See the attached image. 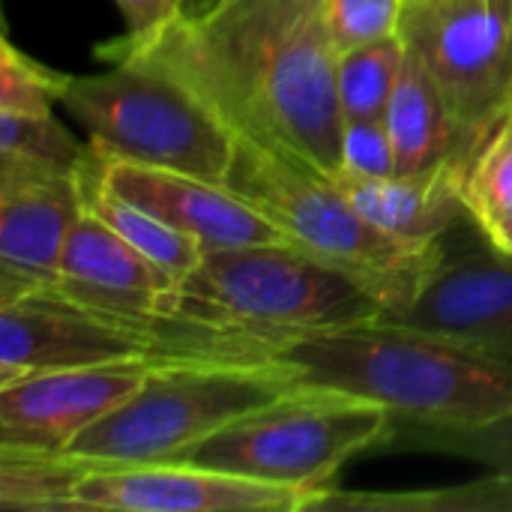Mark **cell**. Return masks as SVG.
Returning a JSON list of instances; mask_svg holds the SVG:
<instances>
[{
  "mask_svg": "<svg viewBox=\"0 0 512 512\" xmlns=\"http://www.w3.org/2000/svg\"><path fill=\"white\" fill-rule=\"evenodd\" d=\"M132 57L192 87L228 129L258 138L336 177L345 114L327 0H219L201 15H177L144 39L99 48Z\"/></svg>",
  "mask_w": 512,
  "mask_h": 512,
  "instance_id": "1",
  "label": "cell"
},
{
  "mask_svg": "<svg viewBox=\"0 0 512 512\" xmlns=\"http://www.w3.org/2000/svg\"><path fill=\"white\" fill-rule=\"evenodd\" d=\"M246 360L276 363L297 384L372 399L393 414V426L459 429L489 423L512 408V354L390 315L276 339Z\"/></svg>",
  "mask_w": 512,
  "mask_h": 512,
  "instance_id": "2",
  "label": "cell"
},
{
  "mask_svg": "<svg viewBox=\"0 0 512 512\" xmlns=\"http://www.w3.org/2000/svg\"><path fill=\"white\" fill-rule=\"evenodd\" d=\"M384 315L351 276L294 246L204 249L162 321V357H234Z\"/></svg>",
  "mask_w": 512,
  "mask_h": 512,
  "instance_id": "3",
  "label": "cell"
},
{
  "mask_svg": "<svg viewBox=\"0 0 512 512\" xmlns=\"http://www.w3.org/2000/svg\"><path fill=\"white\" fill-rule=\"evenodd\" d=\"M225 186L264 213L294 249L330 264L396 315L408 309L447 258L444 243H405L363 219L333 177L258 138L234 132Z\"/></svg>",
  "mask_w": 512,
  "mask_h": 512,
  "instance_id": "4",
  "label": "cell"
},
{
  "mask_svg": "<svg viewBox=\"0 0 512 512\" xmlns=\"http://www.w3.org/2000/svg\"><path fill=\"white\" fill-rule=\"evenodd\" d=\"M294 387L297 378L267 360L156 357L144 384L66 453L90 465L177 462L228 423Z\"/></svg>",
  "mask_w": 512,
  "mask_h": 512,
  "instance_id": "5",
  "label": "cell"
},
{
  "mask_svg": "<svg viewBox=\"0 0 512 512\" xmlns=\"http://www.w3.org/2000/svg\"><path fill=\"white\" fill-rule=\"evenodd\" d=\"M90 75H66L60 105L99 159L138 162L225 183L234 135L180 78L132 57Z\"/></svg>",
  "mask_w": 512,
  "mask_h": 512,
  "instance_id": "6",
  "label": "cell"
},
{
  "mask_svg": "<svg viewBox=\"0 0 512 512\" xmlns=\"http://www.w3.org/2000/svg\"><path fill=\"white\" fill-rule=\"evenodd\" d=\"M390 432L393 414L384 405L330 387L297 384L228 423L177 462L291 486L315 495L318 504L336 489L339 471L354 456L381 450Z\"/></svg>",
  "mask_w": 512,
  "mask_h": 512,
  "instance_id": "7",
  "label": "cell"
},
{
  "mask_svg": "<svg viewBox=\"0 0 512 512\" xmlns=\"http://www.w3.org/2000/svg\"><path fill=\"white\" fill-rule=\"evenodd\" d=\"M399 33L480 144L512 108V0H414Z\"/></svg>",
  "mask_w": 512,
  "mask_h": 512,
  "instance_id": "8",
  "label": "cell"
},
{
  "mask_svg": "<svg viewBox=\"0 0 512 512\" xmlns=\"http://www.w3.org/2000/svg\"><path fill=\"white\" fill-rule=\"evenodd\" d=\"M159 354V327L105 315L57 291L0 303V384L57 369L156 360Z\"/></svg>",
  "mask_w": 512,
  "mask_h": 512,
  "instance_id": "9",
  "label": "cell"
},
{
  "mask_svg": "<svg viewBox=\"0 0 512 512\" xmlns=\"http://www.w3.org/2000/svg\"><path fill=\"white\" fill-rule=\"evenodd\" d=\"M315 495L192 462L90 465L66 512H309Z\"/></svg>",
  "mask_w": 512,
  "mask_h": 512,
  "instance_id": "10",
  "label": "cell"
},
{
  "mask_svg": "<svg viewBox=\"0 0 512 512\" xmlns=\"http://www.w3.org/2000/svg\"><path fill=\"white\" fill-rule=\"evenodd\" d=\"M150 366L153 360H120L0 384V453H66L144 384Z\"/></svg>",
  "mask_w": 512,
  "mask_h": 512,
  "instance_id": "11",
  "label": "cell"
},
{
  "mask_svg": "<svg viewBox=\"0 0 512 512\" xmlns=\"http://www.w3.org/2000/svg\"><path fill=\"white\" fill-rule=\"evenodd\" d=\"M96 174L114 195L156 213L177 231L195 237L204 249L291 246L264 213H258L225 183L99 156Z\"/></svg>",
  "mask_w": 512,
  "mask_h": 512,
  "instance_id": "12",
  "label": "cell"
},
{
  "mask_svg": "<svg viewBox=\"0 0 512 512\" xmlns=\"http://www.w3.org/2000/svg\"><path fill=\"white\" fill-rule=\"evenodd\" d=\"M81 174L0 180V303L57 285L66 240L84 213Z\"/></svg>",
  "mask_w": 512,
  "mask_h": 512,
  "instance_id": "13",
  "label": "cell"
},
{
  "mask_svg": "<svg viewBox=\"0 0 512 512\" xmlns=\"http://www.w3.org/2000/svg\"><path fill=\"white\" fill-rule=\"evenodd\" d=\"M51 291L150 327H159L174 303V291L159 270L87 207L66 240Z\"/></svg>",
  "mask_w": 512,
  "mask_h": 512,
  "instance_id": "14",
  "label": "cell"
},
{
  "mask_svg": "<svg viewBox=\"0 0 512 512\" xmlns=\"http://www.w3.org/2000/svg\"><path fill=\"white\" fill-rule=\"evenodd\" d=\"M390 318L512 354V255L489 243L486 252L444 258L417 300Z\"/></svg>",
  "mask_w": 512,
  "mask_h": 512,
  "instance_id": "15",
  "label": "cell"
},
{
  "mask_svg": "<svg viewBox=\"0 0 512 512\" xmlns=\"http://www.w3.org/2000/svg\"><path fill=\"white\" fill-rule=\"evenodd\" d=\"M471 156H456L420 174H390V177L336 174L333 183L342 189L351 207L363 219H369L378 231L405 243H435L456 225L459 216H468L465 174Z\"/></svg>",
  "mask_w": 512,
  "mask_h": 512,
  "instance_id": "16",
  "label": "cell"
},
{
  "mask_svg": "<svg viewBox=\"0 0 512 512\" xmlns=\"http://www.w3.org/2000/svg\"><path fill=\"white\" fill-rule=\"evenodd\" d=\"M384 120L396 147V174H420L456 156H471L480 147L462 132L432 72L411 48Z\"/></svg>",
  "mask_w": 512,
  "mask_h": 512,
  "instance_id": "17",
  "label": "cell"
},
{
  "mask_svg": "<svg viewBox=\"0 0 512 512\" xmlns=\"http://www.w3.org/2000/svg\"><path fill=\"white\" fill-rule=\"evenodd\" d=\"M81 192H84V207L90 213H96L105 225H111L132 249H138L159 270V276L171 285V291L177 294V288L201 264L204 246L195 237H189V234L177 231L174 225H168L165 219H159L156 213L114 195L99 180L96 159L81 174Z\"/></svg>",
  "mask_w": 512,
  "mask_h": 512,
  "instance_id": "18",
  "label": "cell"
},
{
  "mask_svg": "<svg viewBox=\"0 0 512 512\" xmlns=\"http://www.w3.org/2000/svg\"><path fill=\"white\" fill-rule=\"evenodd\" d=\"M309 512H512V480L486 471L477 480L441 489H330Z\"/></svg>",
  "mask_w": 512,
  "mask_h": 512,
  "instance_id": "19",
  "label": "cell"
},
{
  "mask_svg": "<svg viewBox=\"0 0 512 512\" xmlns=\"http://www.w3.org/2000/svg\"><path fill=\"white\" fill-rule=\"evenodd\" d=\"M96 159L54 114L0 111V180L36 174H81Z\"/></svg>",
  "mask_w": 512,
  "mask_h": 512,
  "instance_id": "20",
  "label": "cell"
},
{
  "mask_svg": "<svg viewBox=\"0 0 512 512\" xmlns=\"http://www.w3.org/2000/svg\"><path fill=\"white\" fill-rule=\"evenodd\" d=\"M90 462L69 453H0V507L18 512H66Z\"/></svg>",
  "mask_w": 512,
  "mask_h": 512,
  "instance_id": "21",
  "label": "cell"
},
{
  "mask_svg": "<svg viewBox=\"0 0 512 512\" xmlns=\"http://www.w3.org/2000/svg\"><path fill=\"white\" fill-rule=\"evenodd\" d=\"M408 45L399 36L342 51L336 60V93L345 120L387 117Z\"/></svg>",
  "mask_w": 512,
  "mask_h": 512,
  "instance_id": "22",
  "label": "cell"
},
{
  "mask_svg": "<svg viewBox=\"0 0 512 512\" xmlns=\"http://www.w3.org/2000/svg\"><path fill=\"white\" fill-rule=\"evenodd\" d=\"M384 447L468 459L474 465H483V471H492V474L512 480V408L489 423L459 426V429L393 426Z\"/></svg>",
  "mask_w": 512,
  "mask_h": 512,
  "instance_id": "23",
  "label": "cell"
},
{
  "mask_svg": "<svg viewBox=\"0 0 512 512\" xmlns=\"http://www.w3.org/2000/svg\"><path fill=\"white\" fill-rule=\"evenodd\" d=\"M465 207L474 225L512 213V108L471 156L465 174Z\"/></svg>",
  "mask_w": 512,
  "mask_h": 512,
  "instance_id": "24",
  "label": "cell"
},
{
  "mask_svg": "<svg viewBox=\"0 0 512 512\" xmlns=\"http://www.w3.org/2000/svg\"><path fill=\"white\" fill-rule=\"evenodd\" d=\"M66 75L48 69L18 51L9 39L0 45V111L9 114H54Z\"/></svg>",
  "mask_w": 512,
  "mask_h": 512,
  "instance_id": "25",
  "label": "cell"
},
{
  "mask_svg": "<svg viewBox=\"0 0 512 512\" xmlns=\"http://www.w3.org/2000/svg\"><path fill=\"white\" fill-rule=\"evenodd\" d=\"M405 0H327V27L336 51L399 36Z\"/></svg>",
  "mask_w": 512,
  "mask_h": 512,
  "instance_id": "26",
  "label": "cell"
},
{
  "mask_svg": "<svg viewBox=\"0 0 512 512\" xmlns=\"http://www.w3.org/2000/svg\"><path fill=\"white\" fill-rule=\"evenodd\" d=\"M345 177H390L396 174V147L384 117L345 120L342 168Z\"/></svg>",
  "mask_w": 512,
  "mask_h": 512,
  "instance_id": "27",
  "label": "cell"
},
{
  "mask_svg": "<svg viewBox=\"0 0 512 512\" xmlns=\"http://www.w3.org/2000/svg\"><path fill=\"white\" fill-rule=\"evenodd\" d=\"M126 18V39H144L177 15H183V0H114Z\"/></svg>",
  "mask_w": 512,
  "mask_h": 512,
  "instance_id": "28",
  "label": "cell"
},
{
  "mask_svg": "<svg viewBox=\"0 0 512 512\" xmlns=\"http://www.w3.org/2000/svg\"><path fill=\"white\" fill-rule=\"evenodd\" d=\"M477 228L483 231V237H486L495 249L510 252L512 255V213H501V216H495V219H489V222H483V225H477Z\"/></svg>",
  "mask_w": 512,
  "mask_h": 512,
  "instance_id": "29",
  "label": "cell"
},
{
  "mask_svg": "<svg viewBox=\"0 0 512 512\" xmlns=\"http://www.w3.org/2000/svg\"><path fill=\"white\" fill-rule=\"evenodd\" d=\"M219 0H183V15H201L207 9H213Z\"/></svg>",
  "mask_w": 512,
  "mask_h": 512,
  "instance_id": "30",
  "label": "cell"
},
{
  "mask_svg": "<svg viewBox=\"0 0 512 512\" xmlns=\"http://www.w3.org/2000/svg\"><path fill=\"white\" fill-rule=\"evenodd\" d=\"M405 3H414V0H405Z\"/></svg>",
  "mask_w": 512,
  "mask_h": 512,
  "instance_id": "31",
  "label": "cell"
}]
</instances>
